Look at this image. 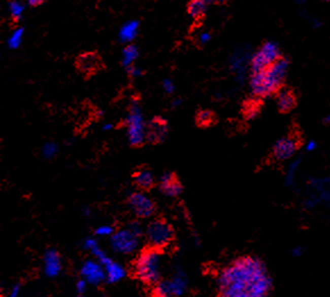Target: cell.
Here are the masks:
<instances>
[{
    "label": "cell",
    "instance_id": "1",
    "mask_svg": "<svg viewBox=\"0 0 330 297\" xmlns=\"http://www.w3.org/2000/svg\"><path fill=\"white\" fill-rule=\"evenodd\" d=\"M271 291L273 278L258 256L235 258L217 278V297H269Z\"/></svg>",
    "mask_w": 330,
    "mask_h": 297
},
{
    "label": "cell",
    "instance_id": "2",
    "mask_svg": "<svg viewBox=\"0 0 330 297\" xmlns=\"http://www.w3.org/2000/svg\"><path fill=\"white\" fill-rule=\"evenodd\" d=\"M288 67L289 60L283 56L268 68L258 73H252L250 85L254 97L265 99L277 95L285 86V78Z\"/></svg>",
    "mask_w": 330,
    "mask_h": 297
},
{
    "label": "cell",
    "instance_id": "3",
    "mask_svg": "<svg viewBox=\"0 0 330 297\" xmlns=\"http://www.w3.org/2000/svg\"><path fill=\"white\" fill-rule=\"evenodd\" d=\"M161 250L148 246L140 253L133 263L134 277L144 285L153 287L160 281Z\"/></svg>",
    "mask_w": 330,
    "mask_h": 297
},
{
    "label": "cell",
    "instance_id": "4",
    "mask_svg": "<svg viewBox=\"0 0 330 297\" xmlns=\"http://www.w3.org/2000/svg\"><path fill=\"white\" fill-rule=\"evenodd\" d=\"M145 238H147L149 246L162 250L174 241L175 231L172 225L166 220L157 218L148 225L147 231H145Z\"/></svg>",
    "mask_w": 330,
    "mask_h": 297
},
{
    "label": "cell",
    "instance_id": "5",
    "mask_svg": "<svg viewBox=\"0 0 330 297\" xmlns=\"http://www.w3.org/2000/svg\"><path fill=\"white\" fill-rule=\"evenodd\" d=\"M126 126H127L128 140L130 145L133 147L143 146L144 142L147 141L145 137V131L147 127L144 126L142 115L139 107V101H134L129 107L128 117L126 119Z\"/></svg>",
    "mask_w": 330,
    "mask_h": 297
},
{
    "label": "cell",
    "instance_id": "6",
    "mask_svg": "<svg viewBox=\"0 0 330 297\" xmlns=\"http://www.w3.org/2000/svg\"><path fill=\"white\" fill-rule=\"evenodd\" d=\"M280 57H283V55H281L277 43L273 41L265 42L252 58V73H258V71L268 68L269 66L275 64Z\"/></svg>",
    "mask_w": 330,
    "mask_h": 297
},
{
    "label": "cell",
    "instance_id": "7",
    "mask_svg": "<svg viewBox=\"0 0 330 297\" xmlns=\"http://www.w3.org/2000/svg\"><path fill=\"white\" fill-rule=\"evenodd\" d=\"M301 146V140L298 134H288L280 137L276 141L273 148H271L270 157L274 161L284 162L287 161L295 156Z\"/></svg>",
    "mask_w": 330,
    "mask_h": 297
},
{
    "label": "cell",
    "instance_id": "8",
    "mask_svg": "<svg viewBox=\"0 0 330 297\" xmlns=\"http://www.w3.org/2000/svg\"><path fill=\"white\" fill-rule=\"evenodd\" d=\"M75 67L85 80H89L105 68V63L96 51H86L76 57Z\"/></svg>",
    "mask_w": 330,
    "mask_h": 297
},
{
    "label": "cell",
    "instance_id": "9",
    "mask_svg": "<svg viewBox=\"0 0 330 297\" xmlns=\"http://www.w3.org/2000/svg\"><path fill=\"white\" fill-rule=\"evenodd\" d=\"M140 236L127 227L115 232L111 236V246L114 251L123 254H129L138 248Z\"/></svg>",
    "mask_w": 330,
    "mask_h": 297
},
{
    "label": "cell",
    "instance_id": "10",
    "mask_svg": "<svg viewBox=\"0 0 330 297\" xmlns=\"http://www.w3.org/2000/svg\"><path fill=\"white\" fill-rule=\"evenodd\" d=\"M127 203L138 218H149L156 211V204L144 192H135L130 194L127 199Z\"/></svg>",
    "mask_w": 330,
    "mask_h": 297
},
{
    "label": "cell",
    "instance_id": "11",
    "mask_svg": "<svg viewBox=\"0 0 330 297\" xmlns=\"http://www.w3.org/2000/svg\"><path fill=\"white\" fill-rule=\"evenodd\" d=\"M91 252L93 253L96 258H98V261L101 263V265L104 266L106 270L107 280L109 282H117L122 279V278L125 277L126 272L124 268L120 265H118L117 262L111 260L109 256H107L105 254V252L99 247V245H96L95 247L92 248Z\"/></svg>",
    "mask_w": 330,
    "mask_h": 297
},
{
    "label": "cell",
    "instance_id": "12",
    "mask_svg": "<svg viewBox=\"0 0 330 297\" xmlns=\"http://www.w3.org/2000/svg\"><path fill=\"white\" fill-rule=\"evenodd\" d=\"M168 133V123L161 117H154L147 125L145 137L147 142L151 144H159L161 143Z\"/></svg>",
    "mask_w": 330,
    "mask_h": 297
},
{
    "label": "cell",
    "instance_id": "13",
    "mask_svg": "<svg viewBox=\"0 0 330 297\" xmlns=\"http://www.w3.org/2000/svg\"><path fill=\"white\" fill-rule=\"evenodd\" d=\"M81 275L83 279L92 285H99L107 278L105 268L99 261H86L82 266Z\"/></svg>",
    "mask_w": 330,
    "mask_h": 297
},
{
    "label": "cell",
    "instance_id": "14",
    "mask_svg": "<svg viewBox=\"0 0 330 297\" xmlns=\"http://www.w3.org/2000/svg\"><path fill=\"white\" fill-rule=\"evenodd\" d=\"M159 189L162 193L169 198H177L183 193V185L178 177L174 172H166L161 177L159 183Z\"/></svg>",
    "mask_w": 330,
    "mask_h": 297
},
{
    "label": "cell",
    "instance_id": "15",
    "mask_svg": "<svg viewBox=\"0 0 330 297\" xmlns=\"http://www.w3.org/2000/svg\"><path fill=\"white\" fill-rule=\"evenodd\" d=\"M276 97H277V107L280 114H288L298 106V95L293 89L284 86Z\"/></svg>",
    "mask_w": 330,
    "mask_h": 297
},
{
    "label": "cell",
    "instance_id": "16",
    "mask_svg": "<svg viewBox=\"0 0 330 297\" xmlns=\"http://www.w3.org/2000/svg\"><path fill=\"white\" fill-rule=\"evenodd\" d=\"M133 181L138 189L142 191H149L156 185V179L152 171L147 167H140L133 172Z\"/></svg>",
    "mask_w": 330,
    "mask_h": 297
},
{
    "label": "cell",
    "instance_id": "17",
    "mask_svg": "<svg viewBox=\"0 0 330 297\" xmlns=\"http://www.w3.org/2000/svg\"><path fill=\"white\" fill-rule=\"evenodd\" d=\"M262 106H263V101L261 98L252 97L246 99L242 104V115L246 119V121H252V119L256 118L261 113Z\"/></svg>",
    "mask_w": 330,
    "mask_h": 297
},
{
    "label": "cell",
    "instance_id": "18",
    "mask_svg": "<svg viewBox=\"0 0 330 297\" xmlns=\"http://www.w3.org/2000/svg\"><path fill=\"white\" fill-rule=\"evenodd\" d=\"M61 270L59 253L55 250H48L45 255V271L48 277H56Z\"/></svg>",
    "mask_w": 330,
    "mask_h": 297
},
{
    "label": "cell",
    "instance_id": "19",
    "mask_svg": "<svg viewBox=\"0 0 330 297\" xmlns=\"http://www.w3.org/2000/svg\"><path fill=\"white\" fill-rule=\"evenodd\" d=\"M217 122V115L210 109H200L195 114V124L200 128L212 127L216 125Z\"/></svg>",
    "mask_w": 330,
    "mask_h": 297
},
{
    "label": "cell",
    "instance_id": "20",
    "mask_svg": "<svg viewBox=\"0 0 330 297\" xmlns=\"http://www.w3.org/2000/svg\"><path fill=\"white\" fill-rule=\"evenodd\" d=\"M209 0H188L187 13L195 21L201 20L205 16Z\"/></svg>",
    "mask_w": 330,
    "mask_h": 297
},
{
    "label": "cell",
    "instance_id": "21",
    "mask_svg": "<svg viewBox=\"0 0 330 297\" xmlns=\"http://www.w3.org/2000/svg\"><path fill=\"white\" fill-rule=\"evenodd\" d=\"M151 297H178L174 289L172 280H160L152 287Z\"/></svg>",
    "mask_w": 330,
    "mask_h": 297
},
{
    "label": "cell",
    "instance_id": "22",
    "mask_svg": "<svg viewBox=\"0 0 330 297\" xmlns=\"http://www.w3.org/2000/svg\"><path fill=\"white\" fill-rule=\"evenodd\" d=\"M138 27L139 23L138 22H130L124 25L120 30V39L123 41H132L135 36H137L138 33Z\"/></svg>",
    "mask_w": 330,
    "mask_h": 297
},
{
    "label": "cell",
    "instance_id": "23",
    "mask_svg": "<svg viewBox=\"0 0 330 297\" xmlns=\"http://www.w3.org/2000/svg\"><path fill=\"white\" fill-rule=\"evenodd\" d=\"M300 165H301V159H296L288 167L285 181H286V185L289 186V188H292V186H294L296 183V174H298Z\"/></svg>",
    "mask_w": 330,
    "mask_h": 297
},
{
    "label": "cell",
    "instance_id": "24",
    "mask_svg": "<svg viewBox=\"0 0 330 297\" xmlns=\"http://www.w3.org/2000/svg\"><path fill=\"white\" fill-rule=\"evenodd\" d=\"M138 48L135 47L134 45H129L127 46L124 49V52H123V55H124V59H123V63L126 67H129V66H132L133 65V61L135 60V58H137L138 57Z\"/></svg>",
    "mask_w": 330,
    "mask_h": 297
},
{
    "label": "cell",
    "instance_id": "25",
    "mask_svg": "<svg viewBox=\"0 0 330 297\" xmlns=\"http://www.w3.org/2000/svg\"><path fill=\"white\" fill-rule=\"evenodd\" d=\"M9 9H11V14H12V17L14 18V21L18 22L19 17H21V14L24 9L23 5L19 2L14 0V2L9 3Z\"/></svg>",
    "mask_w": 330,
    "mask_h": 297
},
{
    "label": "cell",
    "instance_id": "26",
    "mask_svg": "<svg viewBox=\"0 0 330 297\" xmlns=\"http://www.w3.org/2000/svg\"><path fill=\"white\" fill-rule=\"evenodd\" d=\"M22 32L23 30H17L16 32H14V34L12 35L11 39H9V46L12 48H17L19 43H21V39H22Z\"/></svg>",
    "mask_w": 330,
    "mask_h": 297
},
{
    "label": "cell",
    "instance_id": "27",
    "mask_svg": "<svg viewBox=\"0 0 330 297\" xmlns=\"http://www.w3.org/2000/svg\"><path fill=\"white\" fill-rule=\"evenodd\" d=\"M114 233V228L111 226H100L95 229V235L98 236H110Z\"/></svg>",
    "mask_w": 330,
    "mask_h": 297
},
{
    "label": "cell",
    "instance_id": "28",
    "mask_svg": "<svg viewBox=\"0 0 330 297\" xmlns=\"http://www.w3.org/2000/svg\"><path fill=\"white\" fill-rule=\"evenodd\" d=\"M305 252V248L303 246H300V245H296L294 246L292 250L289 251V254L292 255L293 257H301Z\"/></svg>",
    "mask_w": 330,
    "mask_h": 297
},
{
    "label": "cell",
    "instance_id": "29",
    "mask_svg": "<svg viewBox=\"0 0 330 297\" xmlns=\"http://www.w3.org/2000/svg\"><path fill=\"white\" fill-rule=\"evenodd\" d=\"M43 152H45V155L47 157H51L55 155V152H56V146L55 144H47L45 146V148H43Z\"/></svg>",
    "mask_w": 330,
    "mask_h": 297
},
{
    "label": "cell",
    "instance_id": "30",
    "mask_svg": "<svg viewBox=\"0 0 330 297\" xmlns=\"http://www.w3.org/2000/svg\"><path fill=\"white\" fill-rule=\"evenodd\" d=\"M76 287H77V291H79L80 294H83L86 289V280L85 279L80 280L79 282H77Z\"/></svg>",
    "mask_w": 330,
    "mask_h": 297
},
{
    "label": "cell",
    "instance_id": "31",
    "mask_svg": "<svg viewBox=\"0 0 330 297\" xmlns=\"http://www.w3.org/2000/svg\"><path fill=\"white\" fill-rule=\"evenodd\" d=\"M317 142H315V141H309L308 143H307V145H305V148H307V151L308 152H312V151H314L315 150V148H317Z\"/></svg>",
    "mask_w": 330,
    "mask_h": 297
},
{
    "label": "cell",
    "instance_id": "32",
    "mask_svg": "<svg viewBox=\"0 0 330 297\" xmlns=\"http://www.w3.org/2000/svg\"><path fill=\"white\" fill-rule=\"evenodd\" d=\"M210 39H211L210 33H202V34L200 35V42L203 43V45H206L207 42L210 41Z\"/></svg>",
    "mask_w": 330,
    "mask_h": 297
},
{
    "label": "cell",
    "instance_id": "33",
    "mask_svg": "<svg viewBox=\"0 0 330 297\" xmlns=\"http://www.w3.org/2000/svg\"><path fill=\"white\" fill-rule=\"evenodd\" d=\"M163 86H164V89L167 90V92H169V93L173 92L174 85L172 84L171 81H164V82H163Z\"/></svg>",
    "mask_w": 330,
    "mask_h": 297
},
{
    "label": "cell",
    "instance_id": "34",
    "mask_svg": "<svg viewBox=\"0 0 330 297\" xmlns=\"http://www.w3.org/2000/svg\"><path fill=\"white\" fill-rule=\"evenodd\" d=\"M19 293V285H16L15 287H13L12 289V293H11V297H17Z\"/></svg>",
    "mask_w": 330,
    "mask_h": 297
},
{
    "label": "cell",
    "instance_id": "35",
    "mask_svg": "<svg viewBox=\"0 0 330 297\" xmlns=\"http://www.w3.org/2000/svg\"><path fill=\"white\" fill-rule=\"evenodd\" d=\"M45 0H27V3L31 5V6H39V5H41Z\"/></svg>",
    "mask_w": 330,
    "mask_h": 297
},
{
    "label": "cell",
    "instance_id": "36",
    "mask_svg": "<svg viewBox=\"0 0 330 297\" xmlns=\"http://www.w3.org/2000/svg\"><path fill=\"white\" fill-rule=\"evenodd\" d=\"M229 0H209V3H213L216 5H226Z\"/></svg>",
    "mask_w": 330,
    "mask_h": 297
},
{
    "label": "cell",
    "instance_id": "37",
    "mask_svg": "<svg viewBox=\"0 0 330 297\" xmlns=\"http://www.w3.org/2000/svg\"><path fill=\"white\" fill-rule=\"evenodd\" d=\"M323 122L324 124H330V114L328 115V116L323 119Z\"/></svg>",
    "mask_w": 330,
    "mask_h": 297
},
{
    "label": "cell",
    "instance_id": "38",
    "mask_svg": "<svg viewBox=\"0 0 330 297\" xmlns=\"http://www.w3.org/2000/svg\"><path fill=\"white\" fill-rule=\"evenodd\" d=\"M323 2H326V3H330V0H323Z\"/></svg>",
    "mask_w": 330,
    "mask_h": 297
},
{
    "label": "cell",
    "instance_id": "39",
    "mask_svg": "<svg viewBox=\"0 0 330 297\" xmlns=\"http://www.w3.org/2000/svg\"><path fill=\"white\" fill-rule=\"evenodd\" d=\"M80 297H81V296H80Z\"/></svg>",
    "mask_w": 330,
    "mask_h": 297
}]
</instances>
